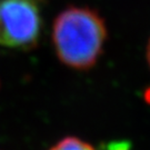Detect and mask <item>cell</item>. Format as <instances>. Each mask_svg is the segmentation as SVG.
<instances>
[{
  "label": "cell",
  "instance_id": "2",
  "mask_svg": "<svg viewBox=\"0 0 150 150\" xmlns=\"http://www.w3.org/2000/svg\"><path fill=\"white\" fill-rule=\"evenodd\" d=\"M39 0H0V46L30 49L41 32Z\"/></svg>",
  "mask_w": 150,
  "mask_h": 150
},
{
  "label": "cell",
  "instance_id": "1",
  "mask_svg": "<svg viewBox=\"0 0 150 150\" xmlns=\"http://www.w3.org/2000/svg\"><path fill=\"white\" fill-rule=\"evenodd\" d=\"M107 29L89 8L70 7L56 18L52 40L61 62L77 70L90 69L102 52Z\"/></svg>",
  "mask_w": 150,
  "mask_h": 150
},
{
  "label": "cell",
  "instance_id": "3",
  "mask_svg": "<svg viewBox=\"0 0 150 150\" xmlns=\"http://www.w3.org/2000/svg\"><path fill=\"white\" fill-rule=\"evenodd\" d=\"M49 150H95V148L77 137H67L57 142Z\"/></svg>",
  "mask_w": 150,
  "mask_h": 150
},
{
  "label": "cell",
  "instance_id": "4",
  "mask_svg": "<svg viewBox=\"0 0 150 150\" xmlns=\"http://www.w3.org/2000/svg\"><path fill=\"white\" fill-rule=\"evenodd\" d=\"M109 150H129V146L123 142H113L109 145Z\"/></svg>",
  "mask_w": 150,
  "mask_h": 150
},
{
  "label": "cell",
  "instance_id": "5",
  "mask_svg": "<svg viewBox=\"0 0 150 150\" xmlns=\"http://www.w3.org/2000/svg\"><path fill=\"white\" fill-rule=\"evenodd\" d=\"M147 60H148V64L150 66V40L148 43V47H147Z\"/></svg>",
  "mask_w": 150,
  "mask_h": 150
}]
</instances>
